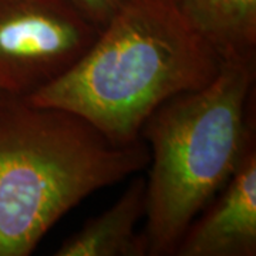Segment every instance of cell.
I'll return each mask as SVG.
<instances>
[{"mask_svg":"<svg viewBox=\"0 0 256 256\" xmlns=\"http://www.w3.org/2000/svg\"><path fill=\"white\" fill-rule=\"evenodd\" d=\"M222 62L176 0H126L67 73L23 100L73 111L132 144L160 106L206 86Z\"/></svg>","mask_w":256,"mask_h":256,"instance_id":"obj_1","label":"cell"},{"mask_svg":"<svg viewBox=\"0 0 256 256\" xmlns=\"http://www.w3.org/2000/svg\"><path fill=\"white\" fill-rule=\"evenodd\" d=\"M150 162L141 140L117 144L73 111L0 100V256H28L87 196Z\"/></svg>","mask_w":256,"mask_h":256,"instance_id":"obj_2","label":"cell"},{"mask_svg":"<svg viewBox=\"0 0 256 256\" xmlns=\"http://www.w3.org/2000/svg\"><path fill=\"white\" fill-rule=\"evenodd\" d=\"M255 58H226L198 90L160 106L140 137L150 144L144 236L150 256L174 255L191 222L224 188L250 148L246 106Z\"/></svg>","mask_w":256,"mask_h":256,"instance_id":"obj_3","label":"cell"},{"mask_svg":"<svg viewBox=\"0 0 256 256\" xmlns=\"http://www.w3.org/2000/svg\"><path fill=\"white\" fill-rule=\"evenodd\" d=\"M97 33L63 0H0V96L28 98L50 86Z\"/></svg>","mask_w":256,"mask_h":256,"instance_id":"obj_4","label":"cell"},{"mask_svg":"<svg viewBox=\"0 0 256 256\" xmlns=\"http://www.w3.org/2000/svg\"><path fill=\"white\" fill-rule=\"evenodd\" d=\"M185 230L174 255H256V151L252 146L220 190Z\"/></svg>","mask_w":256,"mask_h":256,"instance_id":"obj_5","label":"cell"},{"mask_svg":"<svg viewBox=\"0 0 256 256\" xmlns=\"http://www.w3.org/2000/svg\"><path fill=\"white\" fill-rule=\"evenodd\" d=\"M146 215V180L137 178L122 195L88 220L82 229L57 248V256H146V236L137 232L138 222Z\"/></svg>","mask_w":256,"mask_h":256,"instance_id":"obj_6","label":"cell"},{"mask_svg":"<svg viewBox=\"0 0 256 256\" xmlns=\"http://www.w3.org/2000/svg\"><path fill=\"white\" fill-rule=\"evenodd\" d=\"M176 3L222 60L255 58L256 0H176Z\"/></svg>","mask_w":256,"mask_h":256,"instance_id":"obj_7","label":"cell"},{"mask_svg":"<svg viewBox=\"0 0 256 256\" xmlns=\"http://www.w3.org/2000/svg\"><path fill=\"white\" fill-rule=\"evenodd\" d=\"M97 30L106 26L126 0H63Z\"/></svg>","mask_w":256,"mask_h":256,"instance_id":"obj_8","label":"cell"},{"mask_svg":"<svg viewBox=\"0 0 256 256\" xmlns=\"http://www.w3.org/2000/svg\"><path fill=\"white\" fill-rule=\"evenodd\" d=\"M2 98H3V96H0V100H2Z\"/></svg>","mask_w":256,"mask_h":256,"instance_id":"obj_9","label":"cell"}]
</instances>
